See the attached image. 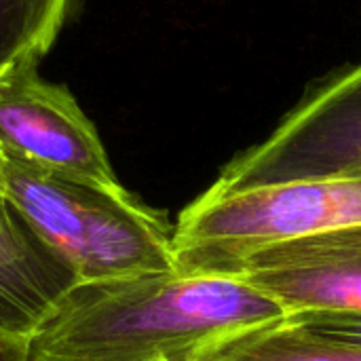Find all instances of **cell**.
Returning <instances> with one entry per match:
<instances>
[{"mask_svg": "<svg viewBox=\"0 0 361 361\" xmlns=\"http://www.w3.org/2000/svg\"><path fill=\"white\" fill-rule=\"evenodd\" d=\"M286 317L239 275L171 271L78 283L30 338V361H186L224 336Z\"/></svg>", "mask_w": 361, "mask_h": 361, "instance_id": "1", "label": "cell"}, {"mask_svg": "<svg viewBox=\"0 0 361 361\" xmlns=\"http://www.w3.org/2000/svg\"><path fill=\"white\" fill-rule=\"evenodd\" d=\"M6 201L59 254L80 283L176 271L173 231L125 186L63 180L2 152Z\"/></svg>", "mask_w": 361, "mask_h": 361, "instance_id": "2", "label": "cell"}, {"mask_svg": "<svg viewBox=\"0 0 361 361\" xmlns=\"http://www.w3.org/2000/svg\"><path fill=\"white\" fill-rule=\"evenodd\" d=\"M361 226V180L296 182L218 195L205 190L178 218L180 273L231 275L252 254Z\"/></svg>", "mask_w": 361, "mask_h": 361, "instance_id": "3", "label": "cell"}, {"mask_svg": "<svg viewBox=\"0 0 361 361\" xmlns=\"http://www.w3.org/2000/svg\"><path fill=\"white\" fill-rule=\"evenodd\" d=\"M328 180H361V61L311 85L273 133L237 154L207 190Z\"/></svg>", "mask_w": 361, "mask_h": 361, "instance_id": "4", "label": "cell"}, {"mask_svg": "<svg viewBox=\"0 0 361 361\" xmlns=\"http://www.w3.org/2000/svg\"><path fill=\"white\" fill-rule=\"evenodd\" d=\"M38 63L0 72V150L51 176L99 186H123L95 125L74 95L40 78Z\"/></svg>", "mask_w": 361, "mask_h": 361, "instance_id": "5", "label": "cell"}, {"mask_svg": "<svg viewBox=\"0 0 361 361\" xmlns=\"http://www.w3.org/2000/svg\"><path fill=\"white\" fill-rule=\"evenodd\" d=\"M231 275L275 298L288 315L361 313V226L264 247Z\"/></svg>", "mask_w": 361, "mask_h": 361, "instance_id": "6", "label": "cell"}, {"mask_svg": "<svg viewBox=\"0 0 361 361\" xmlns=\"http://www.w3.org/2000/svg\"><path fill=\"white\" fill-rule=\"evenodd\" d=\"M78 283L27 220L0 205V332L30 341Z\"/></svg>", "mask_w": 361, "mask_h": 361, "instance_id": "7", "label": "cell"}, {"mask_svg": "<svg viewBox=\"0 0 361 361\" xmlns=\"http://www.w3.org/2000/svg\"><path fill=\"white\" fill-rule=\"evenodd\" d=\"M186 361H361V349L309 332L286 317L224 336Z\"/></svg>", "mask_w": 361, "mask_h": 361, "instance_id": "8", "label": "cell"}, {"mask_svg": "<svg viewBox=\"0 0 361 361\" xmlns=\"http://www.w3.org/2000/svg\"><path fill=\"white\" fill-rule=\"evenodd\" d=\"M72 0H0V72L38 63L53 47Z\"/></svg>", "mask_w": 361, "mask_h": 361, "instance_id": "9", "label": "cell"}, {"mask_svg": "<svg viewBox=\"0 0 361 361\" xmlns=\"http://www.w3.org/2000/svg\"><path fill=\"white\" fill-rule=\"evenodd\" d=\"M288 319L309 332L361 349V313L357 311H302L288 315Z\"/></svg>", "mask_w": 361, "mask_h": 361, "instance_id": "10", "label": "cell"}, {"mask_svg": "<svg viewBox=\"0 0 361 361\" xmlns=\"http://www.w3.org/2000/svg\"><path fill=\"white\" fill-rule=\"evenodd\" d=\"M0 361H30V341L0 332Z\"/></svg>", "mask_w": 361, "mask_h": 361, "instance_id": "11", "label": "cell"}, {"mask_svg": "<svg viewBox=\"0 0 361 361\" xmlns=\"http://www.w3.org/2000/svg\"><path fill=\"white\" fill-rule=\"evenodd\" d=\"M6 203V195H4V184H2V150H0V205Z\"/></svg>", "mask_w": 361, "mask_h": 361, "instance_id": "12", "label": "cell"}]
</instances>
